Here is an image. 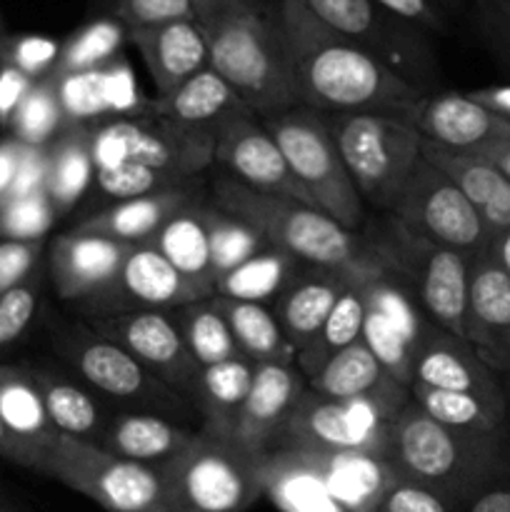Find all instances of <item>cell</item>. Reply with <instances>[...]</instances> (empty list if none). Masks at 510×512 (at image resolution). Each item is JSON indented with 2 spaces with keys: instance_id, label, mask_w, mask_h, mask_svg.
<instances>
[{
  "instance_id": "14",
  "label": "cell",
  "mask_w": 510,
  "mask_h": 512,
  "mask_svg": "<svg viewBox=\"0 0 510 512\" xmlns=\"http://www.w3.org/2000/svg\"><path fill=\"white\" fill-rule=\"evenodd\" d=\"M470 253L425 243L403 233V248L395 253V263L403 265L405 275L415 283V295L425 318L445 333L465 340V315H468Z\"/></svg>"
},
{
  "instance_id": "41",
  "label": "cell",
  "mask_w": 510,
  "mask_h": 512,
  "mask_svg": "<svg viewBox=\"0 0 510 512\" xmlns=\"http://www.w3.org/2000/svg\"><path fill=\"white\" fill-rule=\"evenodd\" d=\"M295 263L298 260L293 255L275 248V245H268L258 255L223 275L215 285V295L248 300V303H265L270 298H278L293 280L290 275H293Z\"/></svg>"
},
{
  "instance_id": "38",
  "label": "cell",
  "mask_w": 510,
  "mask_h": 512,
  "mask_svg": "<svg viewBox=\"0 0 510 512\" xmlns=\"http://www.w3.org/2000/svg\"><path fill=\"white\" fill-rule=\"evenodd\" d=\"M370 280V278H368ZM365 280L353 283L340 300L335 303V308L330 310V315L325 318L323 328L318 330L310 345L305 350H300L295 365H298L300 373L305 375V380L313 378L325 363H328L333 355H338L340 350H345L348 345L358 343L363 338V323H365Z\"/></svg>"
},
{
  "instance_id": "56",
  "label": "cell",
  "mask_w": 510,
  "mask_h": 512,
  "mask_svg": "<svg viewBox=\"0 0 510 512\" xmlns=\"http://www.w3.org/2000/svg\"><path fill=\"white\" fill-rule=\"evenodd\" d=\"M20 155H23V143L8 138L0 140V203L8 198L10 188H13V180L18 175Z\"/></svg>"
},
{
  "instance_id": "24",
  "label": "cell",
  "mask_w": 510,
  "mask_h": 512,
  "mask_svg": "<svg viewBox=\"0 0 510 512\" xmlns=\"http://www.w3.org/2000/svg\"><path fill=\"white\" fill-rule=\"evenodd\" d=\"M423 158L435 165L473 203L490 240L510 230V180L488 160L470 150L445 148L425 138Z\"/></svg>"
},
{
  "instance_id": "10",
  "label": "cell",
  "mask_w": 510,
  "mask_h": 512,
  "mask_svg": "<svg viewBox=\"0 0 510 512\" xmlns=\"http://www.w3.org/2000/svg\"><path fill=\"white\" fill-rule=\"evenodd\" d=\"M400 228L410 238L478 255L490 238L478 210L428 160H420L408 185L393 205Z\"/></svg>"
},
{
  "instance_id": "55",
  "label": "cell",
  "mask_w": 510,
  "mask_h": 512,
  "mask_svg": "<svg viewBox=\"0 0 510 512\" xmlns=\"http://www.w3.org/2000/svg\"><path fill=\"white\" fill-rule=\"evenodd\" d=\"M0 455H3L5 460H10V463H18V465H23V468L38 470V473H40V468H43V460H40V455L35 453L33 448H28L25 443H20V440L15 438L8 428H5L3 420H0Z\"/></svg>"
},
{
  "instance_id": "19",
  "label": "cell",
  "mask_w": 510,
  "mask_h": 512,
  "mask_svg": "<svg viewBox=\"0 0 510 512\" xmlns=\"http://www.w3.org/2000/svg\"><path fill=\"white\" fill-rule=\"evenodd\" d=\"M130 245L73 228L50 248V278L65 300L113 295Z\"/></svg>"
},
{
  "instance_id": "45",
  "label": "cell",
  "mask_w": 510,
  "mask_h": 512,
  "mask_svg": "<svg viewBox=\"0 0 510 512\" xmlns=\"http://www.w3.org/2000/svg\"><path fill=\"white\" fill-rule=\"evenodd\" d=\"M125 25L120 20H95L78 33L70 35L68 43L60 45L58 63L53 73H78V70L103 68L118 55L125 38Z\"/></svg>"
},
{
  "instance_id": "21",
  "label": "cell",
  "mask_w": 510,
  "mask_h": 512,
  "mask_svg": "<svg viewBox=\"0 0 510 512\" xmlns=\"http://www.w3.org/2000/svg\"><path fill=\"white\" fill-rule=\"evenodd\" d=\"M403 118L413 123L425 140L445 148L478 150L510 140V120L475 103L468 93L423 95Z\"/></svg>"
},
{
  "instance_id": "23",
  "label": "cell",
  "mask_w": 510,
  "mask_h": 512,
  "mask_svg": "<svg viewBox=\"0 0 510 512\" xmlns=\"http://www.w3.org/2000/svg\"><path fill=\"white\" fill-rule=\"evenodd\" d=\"M413 383L438 390H455V393L483 395L490 400H508L495 373L475 355L468 340L455 338L440 330L438 325H430L415 353Z\"/></svg>"
},
{
  "instance_id": "36",
  "label": "cell",
  "mask_w": 510,
  "mask_h": 512,
  "mask_svg": "<svg viewBox=\"0 0 510 512\" xmlns=\"http://www.w3.org/2000/svg\"><path fill=\"white\" fill-rule=\"evenodd\" d=\"M410 403L418 405L425 415L438 420L448 428L465 433H503L508 418V400H490L473 393H455V390L428 388L413 383L408 388Z\"/></svg>"
},
{
  "instance_id": "50",
  "label": "cell",
  "mask_w": 510,
  "mask_h": 512,
  "mask_svg": "<svg viewBox=\"0 0 510 512\" xmlns=\"http://www.w3.org/2000/svg\"><path fill=\"white\" fill-rule=\"evenodd\" d=\"M463 505L423 485L395 478L373 512H458Z\"/></svg>"
},
{
  "instance_id": "63",
  "label": "cell",
  "mask_w": 510,
  "mask_h": 512,
  "mask_svg": "<svg viewBox=\"0 0 510 512\" xmlns=\"http://www.w3.org/2000/svg\"><path fill=\"white\" fill-rule=\"evenodd\" d=\"M508 395H510V378H508Z\"/></svg>"
},
{
  "instance_id": "37",
  "label": "cell",
  "mask_w": 510,
  "mask_h": 512,
  "mask_svg": "<svg viewBox=\"0 0 510 512\" xmlns=\"http://www.w3.org/2000/svg\"><path fill=\"white\" fill-rule=\"evenodd\" d=\"M215 303L223 310L230 333L245 358H250L253 363H295L298 353L285 338L275 313H270L263 303L220 298V295H215Z\"/></svg>"
},
{
  "instance_id": "11",
  "label": "cell",
  "mask_w": 510,
  "mask_h": 512,
  "mask_svg": "<svg viewBox=\"0 0 510 512\" xmlns=\"http://www.w3.org/2000/svg\"><path fill=\"white\" fill-rule=\"evenodd\" d=\"M310 13L373 55L418 90L433 75V55L415 25L395 18L373 0H303Z\"/></svg>"
},
{
  "instance_id": "4",
  "label": "cell",
  "mask_w": 510,
  "mask_h": 512,
  "mask_svg": "<svg viewBox=\"0 0 510 512\" xmlns=\"http://www.w3.org/2000/svg\"><path fill=\"white\" fill-rule=\"evenodd\" d=\"M215 208L253 225L268 245L285 250L313 268L343 270L358 278L390 273L385 253H370L363 243L333 218L303 200L268 195L235 178L215 183Z\"/></svg>"
},
{
  "instance_id": "42",
  "label": "cell",
  "mask_w": 510,
  "mask_h": 512,
  "mask_svg": "<svg viewBox=\"0 0 510 512\" xmlns=\"http://www.w3.org/2000/svg\"><path fill=\"white\" fill-rule=\"evenodd\" d=\"M50 78L55 83L65 125H95L113 118L105 65L78 73H50Z\"/></svg>"
},
{
  "instance_id": "61",
  "label": "cell",
  "mask_w": 510,
  "mask_h": 512,
  "mask_svg": "<svg viewBox=\"0 0 510 512\" xmlns=\"http://www.w3.org/2000/svg\"><path fill=\"white\" fill-rule=\"evenodd\" d=\"M240 3H258V0H193L195 15L210 13V10L228 8V5H240Z\"/></svg>"
},
{
  "instance_id": "52",
  "label": "cell",
  "mask_w": 510,
  "mask_h": 512,
  "mask_svg": "<svg viewBox=\"0 0 510 512\" xmlns=\"http://www.w3.org/2000/svg\"><path fill=\"white\" fill-rule=\"evenodd\" d=\"M40 253H43V240L35 243L0 240V295L35 273Z\"/></svg>"
},
{
  "instance_id": "1",
  "label": "cell",
  "mask_w": 510,
  "mask_h": 512,
  "mask_svg": "<svg viewBox=\"0 0 510 512\" xmlns=\"http://www.w3.org/2000/svg\"><path fill=\"white\" fill-rule=\"evenodd\" d=\"M298 100L318 113H393L403 118L423 90L320 23L303 0H278Z\"/></svg>"
},
{
  "instance_id": "27",
  "label": "cell",
  "mask_w": 510,
  "mask_h": 512,
  "mask_svg": "<svg viewBox=\"0 0 510 512\" xmlns=\"http://www.w3.org/2000/svg\"><path fill=\"white\" fill-rule=\"evenodd\" d=\"M115 295H123L140 310H178L183 305L213 298L190 283L153 245H133L120 270Z\"/></svg>"
},
{
  "instance_id": "18",
  "label": "cell",
  "mask_w": 510,
  "mask_h": 512,
  "mask_svg": "<svg viewBox=\"0 0 510 512\" xmlns=\"http://www.w3.org/2000/svg\"><path fill=\"white\" fill-rule=\"evenodd\" d=\"M465 340L495 375L510 373V275L488 248L473 258Z\"/></svg>"
},
{
  "instance_id": "62",
  "label": "cell",
  "mask_w": 510,
  "mask_h": 512,
  "mask_svg": "<svg viewBox=\"0 0 510 512\" xmlns=\"http://www.w3.org/2000/svg\"><path fill=\"white\" fill-rule=\"evenodd\" d=\"M0 512H13V508H10V505L3 503V498H0Z\"/></svg>"
},
{
  "instance_id": "16",
  "label": "cell",
  "mask_w": 510,
  "mask_h": 512,
  "mask_svg": "<svg viewBox=\"0 0 510 512\" xmlns=\"http://www.w3.org/2000/svg\"><path fill=\"white\" fill-rule=\"evenodd\" d=\"M215 160L223 163L230 175L248 188L310 203L305 188L290 170L283 150L270 138L263 123L255 120V115L230 120L215 133Z\"/></svg>"
},
{
  "instance_id": "9",
  "label": "cell",
  "mask_w": 510,
  "mask_h": 512,
  "mask_svg": "<svg viewBox=\"0 0 510 512\" xmlns=\"http://www.w3.org/2000/svg\"><path fill=\"white\" fill-rule=\"evenodd\" d=\"M43 475L108 512H170L158 468L118 458L90 440L58 435L45 453Z\"/></svg>"
},
{
  "instance_id": "39",
  "label": "cell",
  "mask_w": 510,
  "mask_h": 512,
  "mask_svg": "<svg viewBox=\"0 0 510 512\" xmlns=\"http://www.w3.org/2000/svg\"><path fill=\"white\" fill-rule=\"evenodd\" d=\"M33 378L43 395L50 423L60 435L90 440V443L100 438L108 420L103 418L100 405L83 388L58 378V375L40 373V370H33Z\"/></svg>"
},
{
  "instance_id": "13",
  "label": "cell",
  "mask_w": 510,
  "mask_h": 512,
  "mask_svg": "<svg viewBox=\"0 0 510 512\" xmlns=\"http://www.w3.org/2000/svg\"><path fill=\"white\" fill-rule=\"evenodd\" d=\"M363 290L365 323L360 340L388 370L390 378L410 388L415 353L433 323L423 315L418 300L395 283L393 270L365 280Z\"/></svg>"
},
{
  "instance_id": "5",
  "label": "cell",
  "mask_w": 510,
  "mask_h": 512,
  "mask_svg": "<svg viewBox=\"0 0 510 512\" xmlns=\"http://www.w3.org/2000/svg\"><path fill=\"white\" fill-rule=\"evenodd\" d=\"M263 455L235 438L198 430L188 445L163 465L170 512H245L265 495Z\"/></svg>"
},
{
  "instance_id": "57",
  "label": "cell",
  "mask_w": 510,
  "mask_h": 512,
  "mask_svg": "<svg viewBox=\"0 0 510 512\" xmlns=\"http://www.w3.org/2000/svg\"><path fill=\"white\" fill-rule=\"evenodd\" d=\"M465 512H510V488L495 480L465 505Z\"/></svg>"
},
{
  "instance_id": "60",
  "label": "cell",
  "mask_w": 510,
  "mask_h": 512,
  "mask_svg": "<svg viewBox=\"0 0 510 512\" xmlns=\"http://www.w3.org/2000/svg\"><path fill=\"white\" fill-rule=\"evenodd\" d=\"M488 253L498 260L500 268L510 275V230L500 233L498 238H493L488 243Z\"/></svg>"
},
{
  "instance_id": "49",
  "label": "cell",
  "mask_w": 510,
  "mask_h": 512,
  "mask_svg": "<svg viewBox=\"0 0 510 512\" xmlns=\"http://www.w3.org/2000/svg\"><path fill=\"white\" fill-rule=\"evenodd\" d=\"M115 10L128 33L195 18L193 0H115Z\"/></svg>"
},
{
  "instance_id": "32",
  "label": "cell",
  "mask_w": 510,
  "mask_h": 512,
  "mask_svg": "<svg viewBox=\"0 0 510 512\" xmlns=\"http://www.w3.org/2000/svg\"><path fill=\"white\" fill-rule=\"evenodd\" d=\"M255 365L258 363H253L245 355H238L233 360L198 370L190 398L195 400L200 415H203L205 430L233 438L235 420H238L240 408H243L250 385H253Z\"/></svg>"
},
{
  "instance_id": "34",
  "label": "cell",
  "mask_w": 510,
  "mask_h": 512,
  "mask_svg": "<svg viewBox=\"0 0 510 512\" xmlns=\"http://www.w3.org/2000/svg\"><path fill=\"white\" fill-rule=\"evenodd\" d=\"M155 250L163 253L185 275L190 283L198 285L208 295H215L213 260H210L208 223H205V205L188 203L180 208L163 228L150 240Z\"/></svg>"
},
{
  "instance_id": "29",
  "label": "cell",
  "mask_w": 510,
  "mask_h": 512,
  "mask_svg": "<svg viewBox=\"0 0 510 512\" xmlns=\"http://www.w3.org/2000/svg\"><path fill=\"white\" fill-rule=\"evenodd\" d=\"M265 495L283 512H343L313 450H273L260 458Z\"/></svg>"
},
{
  "instance_id": "22",
  "label": "cell",
  "mask_w": 510,
  "mask_h": 512,
  "mask_svg": "<svg viewBox=\"0 0 510 512\" xmlns=\"http://www.w3.org/2000/svg\"><path fill=\"white\" fill-rule=\"evenodd\" d=\"M310 390L328 395L335 400H360L383 410L390 420L400 413L410 400L408 388L393 380L388 370L378 363L373 353L365 348L363 340L348 345L328 360L313 378L308 380Z\"/></svg>"
},
{
  "instance_id": "44",
  "label": "cell",
  "mask_w": 510,
  "mask_h": 512,
  "mask_svg": "<svg viewBox=\"0 0 510 512\" xmlns=\"http://www.w3.org/2000/svg\"><path fill=\"white\" fill-rule=\"evenodd\" d=\"M8 128L10 138L23 145H35V148L50 145L58 138L60 130L65 128V118L50 75L35 80L33 88L28 90V95L15 108Z\"/></svg>"
},
{
  "instance_id": "54",
  "label": "cell",
  "mask_w": 510,
  "mask_h": 512,
  "mask_svg": "<svg viewBox=\"0 0 510 512\" xmlns=\"http://www.w3.org/2000/svg\"><path fill=\"white\" fill-rule=\"evenodd\" d=\"M380 8H385L388 13H393L395 18L405 20V23L415 25V28H440L443 20H440L438 8H435L430 0H373Z\"/></svg>"
},
{
  "instance_id": "40",
  "label": "cell",
  "mask_w": 510,
  "mask_h": 512,
  "mask_svg": "<svg viewBox=\"0 0 510 512\" xmlns=\"http://www.w3.org/2000/svg\"><path fill=\"white\" fill-rule=\"evenodd\" d=\"M175 325L183 335L185 348L200 368H210L243 355L230 333L223 310L215 303V295L175 310Z\"/></svg>"
},
{
  "instance_id": "35",
  "label": "cell",
  "mask_w": 510,
  "mask_h": 512,
  "mask_svg": "<svg viewBox=\"0 0 510 512\" xmlns=\"http://www.w3.org/2000/svg\"><path fill=\"white\" fill-rule=\"evenodd\" d=\"M95 178L90 125H65L48 145V180L45 193L55 213H68Z\"/></svg>"
},
{
  "instance_id": "6",
  "label": "cell",
  "mask_w": 510,
  "mask_h": 512,
  "mask_svg": "<svg viewBox=\"0 0 510 512\" xmlns=\"http://www.w3.org/2000/svg\"><path fill=\"white\" fill-rule=\"evenodd\" d=\"M325 123L363 203L393 210L423 160L418 128L393 113H325Z\"/></svg>"
},
{
  "instance_id": "47",
  "label": "cell",
  "mask_w": 510,
  "mask_h": 512,
  "mask_svg": "<svg viewBox=\"0 0 510 512\" xmlns=\"http://www.w3.org/2000/svg\"><path fill=\"white\" fill-rule=\"evenodd\" d=\"M95 183H98L100 190L108 193L110 198L120 200L143 198V195L160 193V190H168L178 185L175 180L165 178V175L135 163H120L113 165V168L95 170Z\"/></svg>"
},
{
  "instance_id": "30",
  "label": "cell",
  "mask_w": 510,
  "mask_h": 512,
  "mask_svg": "<svg viewBox=\"0 0 510 512\" xmlns=\"http://www.w3.org/2000/svg\"><path fill=\"white\" fill-rule=\"evenodd\" d=\"M193 435L195 433L160 415L128 413L110 418L95 445L118 458L150 465V468H163L193 440Z\"/></svg>"
},
{
  "instance_id": "58",
  "label": "cell",
  "mask_w": 510,
  "mask_h": 512,
  "mask_svg": "<svg viewBox=\"0 0 510 512\" xmlns=\"http://www.w3.org/2000/svg\"><path fill=\"white\" fill-rule=\"evenodd\" d=\"M468 95L500 118L510 120V85H488V88H478Z\"/></svg>"
},
{
  "instance_id": "46",
  "label": "cell",
  "mask_w": 510,
  "mask_h": 512,
  "mask_svg": "<svg viewBox=\"0 0 510 512\" xmlns=\"http://www.w3.org/2000/svg\"><path fill=\"white\" fill-rule=\"evenodd\" d=\"M55 218L58 213H55L48 193L8 200L0 205V238L35 243V240L45 238V233L53 228Z\"/></svg>"
},
{
  "instance_id": "59",
  "label": "cell",
  "mask_w": 510,
  "mask_h": 512,
  "mask_svg": "<svg viewBox=\"0 0 510 512\" xmlns=\"http://www.w3.org/2000/svg\"><path fill=\"white\" fill-rule=\"evenodd\" d=\"M470 153L480 155L483 160H488L495 170L505 175L510 180V140H500V143L485 145V148L470 150Z\"/></svg>"
},
{
  "instance_id": "48",
  "label": "cell",
  "mask_w": 510,
  "mask_h": 512,
  "mask_svg": "<svg viewBox=\"0 0 510 512\" xmlns=\"http://www.w3.org/2000/svg\"><path fill=\"white\" fill-rule=\"evenodd\" d=\"M38 293L40 278L38 273H33L0 295V348L15 343L25 333L38 308Z\"/></svg>"
},
{
  "instance_id": "28",
  "label": "cell",
  "mask_w": 510,
  "mask_h": 512,
  "mask_svg": "<svg viewBox=\"0 0 510 512\" xmlns=\"http://www.w3.org/2000/svg\"><path fill=\"white\" fill-rule=\"evenodd\" d=\"M360 280L368 278L328 268H315L313 273L303 275L300 280H290L288 288L278 295L275 318H278L280 328H283L285 338L293 345L295 353L308 348L310 340L318 335L330 310L340 300V295Z\"/></svg>"
},
{
  "instance_id": "3",
  "label": "cell",
  "mask_w": 510,
  "mask_h": 512,
  "mask_svg": "<svg viewBox=\"0 0 510 512\" xmlns=\"http://www.w3.org/2000/svg\"><path fill=\"white\" fill-rule=\"evenodd\" d=\"M383 460L390 473L408 483L465 505L505 473L503 433H465L405 403L388 423Z\"/></svg>"
},
{
  "instance_id": "2",
  "label": "cell",
  "mask_w": 510,
  "mask_h": 512,
  "mask_svg": "<svg viewBox=\"0 0 510 512\" xmlns=\"http://www.w3.org/2000/svg\"><path fill=\"white\" fill-rule=\"evenodd\" d=\"M195 20L208 40L210 68L235 90L255 118L298 108L278 0L228 5L195 15Z\"/></svg>"
},
{
  "instance_id": "20",
  "label": "cell",
  "mask_w": 510,
  "mask_h": 512,
  "mask_svg": "<svg viewBox=\"0 0 510 512\" xmlns=\"http://www.w3.org/2000/svg\"><path fill=\"white\" fill-rule=\"evenodd\" d=\"M63 353L93 388L110 398L150 405H175L173 390L143 368L128 350L100 335H70Z\"/></svg>"
},
{
  "instance_id": "7",
  "label": "cell",
  "mask_w": 510,
  "mask_h": 512,
  "mask_svg": "<svg viewBox=\"0 0 510 512\" xmlns=\"http://www.w3.org/2000/svg\"><path fill=\"white\" fill-rule=\"evenodd\" d=\"M260 123L283 150L310 203L345 230L358 228L363 220V198L340 158L325 115L298 105L285 113L263 118Z\"/></svg>"
},
{
  "instance_id": "17",
  "label": "cell",
  "mask_w": 510,
  "mask_h": 512,
  "mask_svg": "<svg viewBox=\"0 0 510 512\" xmlns=\"http://www.w3.org/2000/svg\"><path fill=\"white\" fill-rule=\"evenodd\" d=\"M305 390L308 380L295 363H258L248 398L235 420L233 438L255 455L278 450L288 418Z\"/></svg>"
},
{
  "instance_id": "53",
  "label": "cell",
  "mask_w": 510,
  "mask_h": 512,
  "mask_svg": "<svg viewBox=\"0 0 510 512\" xmlns=\"http://www.w3.org/2000/svg\"><path fill=\"white\" fill-rule=\"evenodd\" d=\"M35 80H30L28 75L20 73L13 65L3 63L0 68V123L8 125L13 118L15 108L20 105V100L28 95V90L33 88Z\"/></svg>"
},
{
  "instance_id": "31",
  "label": "cell",
  "mask_w": 510,
  "mask_h": 512,
  "mask_svg": "<svg viewBox=\"0 0 510 512\" xmlns=\"http://www.w3.org/2000/svg\"><path fill=\"white\" fill-rule=\"evenodd\" d=\"M188 203V190L168 188L160 190V193L143 195V198L120 200V203L90 215L88 220H83L75 228L83 230V233H95L103 235V238L118 240V243L133 248V245L150 243L155 233Z\"/></svg>"
},
{
  "instance_id": "12",
  "label": "cell",
  "mask_w": 510,
  "mask_h": 512,
  "mask_svg": "<svg viewBox=\"0 0 510 512\" xmlns=\"http://www.w3.org/2000/svg\"><path fill=\"white\" fill-rule=\"evenodd\" d=\"M390 418L370 403L335 400L305 390L283 430L278 450L368 453L383 458Z\"/></svg>"
},
{
  "instance_id": "15",
  "label": "cell",
  "mask_w": 510,
  "mask_h": 512,
  "mask_svg": "<svg viewBox=\"0 0 510 512\" xmlns=\"http://www.w3.org/2000/svg\"><path fill=\"white\" fill-rule=\"evenodd\" d=\"M95 333L128 350L148 373L170 390L193 393L200 365L188 353L175 318L165 310H135L113 315L95 325Z\"/></svg>"
},
{
  "instance_id": "8",
  "label": "cell",
  "mask_w": 510,
  "mask_h": 512,
  "mask_svg": "<svg viewBox=\"0 0 510 512\" xmlns=\"http://www.w3.org/2000/svg\"><path fill=\"white\" fill-rule=\"evenodd\" d=\"M90 150L95 170L135 163L180 183L213 163L215 138L143 110L90 125Z\"/></svg>"
},
{
  "instance_id": "33",
  "label": "cell",
  "mask_w": 510,
  "mask_h": 512,
  "mask_svg": "<svg viewBox=\"0 0 510 512\" xmlns=\"http://www.w3.org/2000/svg\"><path fill=\"white\" fill-rule=\"evenodd\" d=\"M0 420L20 443L33 448L45 463V453L60 433L50 423L33 370L0 365Z\"/></svg>"
},
{
  "instance_id": "43",
  "label": "cell",
  "mask_w": 510,
  "mask_h": 512,
  "mask_svg": "<svg viewBox=\"0 0 510 512\" xmlns=\"http://www.w3.org/2000/svg\"><path fill=\"white\" fill-rule=\"evenodd\" d=\"M205 223H208L210 238V260H213L215 285L223 275L243 265L260 250L268 248V240L258 233L250 223L225 213L220 208L205 205Z\"/></svg>"
},
{
  "instance_id": "25",
  "label": "cell",
  "mask_w": 510,
  "mask_h": 512,
  "mask_svg": "<svg viewBox=\"0 0 510 512\" xmlns=\"http://www.w3.org/2000/svg\"><path fill=\"white\" fill-rule=\"evenodd\" d=\"M128 35L143 55V63L158 88V95L170 93L210 65L208 40L195 18L130 30Z\"/></svg>"
},
{
  "instance_id": "51",
  "label": "cell",
  "mask_w": 510,
  "mask_h": 512,
  "mask_svg": "<svg viewBox=\"0 0 510 512\" xmlns=\"http://www.w3.org/2000/svg\"><path fill=\"white\" fill-rule=\"evenodd\" d=\"M3 55L5 63L18 68L30 80H40L53 73L55 63H58L60 45L50 38H40V35H23V38L10 40L5 45Z\"/></svg>"
},
{
  "instance_id": "26",
  "label": "cell",
  "mask_w": 510,
  "mask_h": 512,
  "mask_svg": "<svg viewBox=\"0 0 510 512\" xmlns=\"http://www.w3.org/2000/svg\"><path fill=\"white\" fill-rule=\"evenodd\" d=\"M145 110L150 115H158V118L180 125V128L200 130V133H208L213 138L230 120L253 115L248 105L235 95V90L210 65L170 93L158 95Z\"/></svg>"
}]
</instances>
